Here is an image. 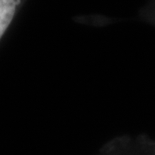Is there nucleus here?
Segmentation results:
<instances>
[{
  "mask_svg": "<svg viewBox=\"0 0 155 155\" xmlns=\"http://www.w3.org/2000/svg\"><path fill=\"white\" fill-rule=\"evenodd\" d=\"M15 8V0H0V38L11 23Z\"/></svg>",
  "mask_w": 155,
  "mask_h": 155,
  "instance_id": "obj_1",
  "label": "nucleus"
}]
</instances>
